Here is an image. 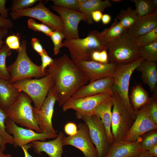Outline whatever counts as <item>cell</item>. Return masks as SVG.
<instances>
[{"label": "cell", "mask_w": 157, "mask_h": 157, "mask_svg": "<svg viewBox=\"0 0 157 157\" xmlns=\"http://www.w3.org/2000/svg\"><path fill=\"white\" fill-rule=\"evenodd\" d=\"M111 1L113 2H121L122 0H112Z\"/></svg>", "instance_id": "obj_57"}, {"label": "cell", "mask_w": 157, "mask_h": 157, "mask_svg": "<svg viewBox=\"0 0 157 157\" xmlns=\"http://www.w3.org/2000/svg\"><path fill=\"white\" fill-rule=\"evenodd\" d=\"M114 79L113 77L98 79L78 89L71 97L77 98L93 96L102 93H108L113 95Z\"/></svg>", "instance_id": "obj_18"}, {"label": "cell", "mask_w": 157, "mask_h": 157, "mask_svg": "<svg viewBox=\"0 0 157 157\" xmlns=\"http://www.w3.org/2000/svg\"><path fill=\"white\" fill-rule=\"evenodd\" d=\"M57 101L56 94L53 85L40 108L33 107L34 115L42 132L56 134L52 123L55 103Z\"/></svg>", "instance_id": "obj_14"}, {"label": "cell", "mask_w": 157, "mask_h": 157, "mask_svg": "<svg viewBox=\"0 0 157 157\" xmlns=\"http://www.w3.org/2000/svg\"><path fill=\"white\" fill-rule=\"evenodd\" d=\"M108 93H102L83 97L69 98L62 106L63 112L72 109L74 110L77 119L83 116L94 115L96 108L101 104L112 97Z\"/></svg>", "instance_id": "obj_10"}, {"label": "cell", "mask_w": 157, "mask_h": 157, "mask_svg": "<svg viewBox=\"0 0 157 157\" xmlns=\"http://www.w3.org/2000/svg\"><path fill=\"white\" fill-rule=\"evenodd\" d=\"M31 43L33 49L39 55L43 52L44 49L43 48L39 39L33 38L31 39Z\"/></svg>", "instance_id": "obj_42"}, {"label": "cell", "mask_w": 157, "mask_h": 157, "mask_svg": "<svg viewBox=\"0 0 157 157\" xmlns=\"http://www.w3.org/2000/svg\"><path fill=\"white\" fill-rule=\"evenodd\" d=\"M101 20L103 24L104 25L108 24L111 20V17L108 14L103 15Z\"/></svg>", "instance_id": "obj_51"}, {"label": "cell", "mask_w": 157, "mask_h": 157, "mask_svg": "<svg viewBox=\"0 0 157 157\" xmlns=\"http://www.w3.org/2000/svg\"><path fill=\"white\" fill-rule=\"evenodd\" d=\"M8 33V30L0 27V49L4 44L3 40L7 35Z\"/></svg>", "instance_id": "obj_47"}, {"label": "cell", "mask_w": 157, "mask_h": 157, "mask_svg": "<svg viewBox=\"0 0 157 157\" xmlns=\"http://www.w3.org/2000/svg\"><path fill=\"white\" fill-rule=\"evenodd\" d=\"M21 92L9 81L0 79V108L7 109Z\"/></svg>", "instance_id": "obj_23"}, {"label": "cell", "mask_w": 157, "mask_h": 157, "mask_svg": "<svg viewBox=\"0 0 157 157\" xmlns=\"http://www.w3.org/2000/svg\"><path fill=\"white\" fill-rule=\"evenodd\" d=\"M129 98L131 106L136 113L143 106L148 103L150 97L148 93L143 87L137 83L132 88Z\"/></svg>", "instance_id": "obj_25"}, {"label": "cell", "mask_w": 157, "mask_h": 157, "mask_svg": "<svg viewBox=\"0 0 157 157\" xmlns=\"http://www.w3.org/2000/svg\"><path fill=\"white\" fill-rule=\"evenodd\" d=\"M157 27V11L139 17L134 24L128 29V33L136 38L152 31Z\"/></svg>", "instance_id": "obj_21"}, {"label": "cell", "mask_w": 157, "mask_h": 157, "mask_svg": "<svg viewBox=\"0 0 157 157\" xmlns=\"http://www.w3.org/2000/svg\"><path fill=\"white\" fill-rule=\"evenodd\" d=\"M54 45L53 52L55 55L58 54L60 51V48L63 47L62 40L65 38L63 32L58 31H53L50 36Z\"/></svg>", "instance_id": "obj_35"}, {"label": "cell", "mask_w": 157, "mask_h": 157, "mask_svg": "<svg viewBox=\"0 0 157 157\" xmlns=\"http://www.w3.org/2000/svg\"><path fill=\"white\" fill-rule=\"evenodd\" d=\"M103 14L99 11H96L91 13V17L93 20L96 22H99L101 20Z\"/></svg>", "instance_id": "obj_46"}, {"label": "cell", "mask_w": 157, "mask_h": 157, "mask_svg": "<svg viewBox=\"0 0 157 157\" xmlns=\"http://www.w3.org/2000/svg\"><path fill=\"white\" fill-rule=\"evenodd\" d=\"M64 133L59 132L54 139L48 141L36 140L31 142L32 147L36 154L40 155L44 152L49 157H62L63 152V141L65 137Z\"/></svg>", "instance_id": "obj_20"}, {"label": "cell", "mask_w": 157, "mask_h": 157, "mask_svg": "<svg viewBox=\"0 0 157 157\" xmlns=\"http://www.w3.org/2000/svg\"><path fill=\"white\" fill-rule=\"evenodd\" d=\"M6 144L0 135V150L3 152L6 149Z\"/></svg>", "instance_id": "obj_53"}, {"label": "cell", "mask_w": 157, "mask_h": 157, "mask_svg": "<svg viewBox=\"0 0 157 157\" xmlns=\"http://www.w3.org/2000/svg\"><path fill=\"white\" fill-rule=\"evenodd\" d=\"M107 50L104 49L99 52V63L102 64L109 63Z\"/></svg>", "instance_id": "obj_45"}, {"label": "cell", "mask_w": 157, "mask_h": 157, "mask_svg": "<svg viewBox=\"0 0 157 157\" xmlns=\"http://www.w3.org/2000/svg\"><path fill=\"white\" fill-rule=\"evenodd\" d=\"M88 127L91 140L97 149V157H105L110 147L107 132L101 119L93 115L81 117Z\"/></svg>", "instance_id": "obj_11"}, {"label": "cell", "mask_w": 157, "mask_h": 157, "mask_svg": "<svg viewBox=\"0 0 157 157\" xmlns=\"http://www.w3.org/2000/svg\"><path fill=\"white\" fill-rule=\"evenodd\" d=\"M135 38L126 32L109 42L107 49L109 63L117 65L128 64L141 58Z\"/></svg>", "instance_id": "obj_3"}, {"label": "cell", "mask_w": 157, "mask_h": 157, "mask_svg": "<svg viewBox=\"0 0 157 157\" xmlns=\"http://www.w3.org/2000/svg\"><path fill=\"white\" fill-rule=\"evenodd\" d=\"M151 4L154 10L157 9V0H150Z\"/></svg>", "instance_id": "obj_55"}, {"label": "cell", "mask_w": 157, "mask_h": 157, "mask_svg": "<svg viewBox=\"0 0 157 157\" xmlns=\"http://www.w3.org/2000/svg\"><path fill=\"white\" fill-rule=\"evenodd\" d=\"M7 1L6 0H0V14L2 17L8 18L9 10L6 7L5 4Z\"/></svg>", "instance_id": "obj_44"}, {"label": "cell", "mask_w": 157, "mask_h": 157, "mask_svg": "<svg viewBox=\"0 0 157 157\" xmlns=\"http://www.w3.org/2000/svg\"><path fill=\"white\" fill-rule=\"evenodd\" d=\"M23 150L24 154L25 157H33L29 153L28 150L29 149L32 147L31 143L28 144L27 145L21 147Z\"/></svg>", "instance_id": "obj_49"}, {"label": "cell", "mask_w": 157, "mask_h": 157, "mask_svg": "<svg viewBox=\"0 0 157 157\" xmlns=\"http://www.w3.org/2000/svg\"><path fill=\"white\" fill-rule=\"evenodd\" d=\"M45 71L51 77L60 106L89 82L84 74L66 54L54 59Z\"/></svg>", "instance_id": "obj_1"}, {"label": "cell", "mask_w": 157, "mask_h": 157, "mask_svg": "<svg viewBox=\"0 0 157 157\" xmlns=\"http://www.w3.org/2000/svg\"><path fill=\"white\" fill-rule=\"evenodd\" d=\"M111 132L113 142L124 140L134 119L129 112L117 92L113 91Z\"/></svg>", "instance_id": "obj_6"}, {"label": "cell", "mask_w": 157, "mask_h": 157, "mask_svg": "<svg viewBox=\"0 0 157 157\" xmlns=\"http://www.w3.org/2000/svg\"><path fill=\"white\" fill-rule=\"evenodd\" d=\"M40 55L41 57L42 60V65L40 66L42 71L43 72H45L46 68L53 63L54 59L49 56L45 49Z\"/></svg>", "instance_id": "obj_40"}, {"label": "cell", "mask_w": 157, "mask_h": 157, "mask_svg": "<svg viewBox=\"0 0 157 157\" xmlns=\"http://www.w3.org/2000/svg\"><path fill=\"white\" fill-rule=\"evenodd\" d=\"M10 14L11 18L15 20L23 17H31L40 21L53 31L64 32V24L60 17L51 11L42 0H40L38 3L33 7L11 12Z\"/></svg>", "instance_id": "obj_9"}, {"label": "cell", "mask_w": 157, "mask_h": 157, "mask_svg": "<svg viewBox=\"0 0 157 157\" xmlns=\"http://www.w3.org/2000/svg\"><path fill=\"white\" fill-rule=\"evenodd\" d=\"M149 111L154 122L157 124V94H153L148 103Z\"/></svg>", "instance_id": "obj_39"}, {"label": "cell", "mask_w": 157, "mask_h": 157, "mask_svg": "<svg viewBox=\"0 0 157 157\" xmlns=\"http://www.w3.org/2000/svg\"><path fill=\"white\" fill-rule=\"evenodd\" d=\"M147 151L151 155L154 157H157V144L151 147Z\"/></svg>", "instance_id": "obj_52"}, {"label": "cell", "mask_w": 157, "mask_h": 157, "mask_svg": "<svg viewBox=\"0 0 157 157\" xmlns=\"http://www.w3.org/2000/svg\"><path fill=\"white\" fill-rule=\"evenodd\" d=\"M19 38L17 35H13L7 37L6 40L5 44L8 46L16 41L19 40Z\"/></svg>", "instance_id": "obj_48"}, {"label": "cell", "mask_w": 157, "mask_h": 157, "mask_svg": "<svg viewBox=\"0 0 157 157\" xmlns=\"http://www.w3.org/2000/svg\"><path fill=\"white\" fill-rule=\"evenodd\" d=\"M27 41L23 39L15 61L7 67L10 76V81L13 84L22 80L33 77L42 78L47 73L42 71L40 66L33 63L27 53Z\"/></svg>", "instance_id": "obj_4"}, {"label": "cell", "mask_w": 157, "mask_h": 157, "mask_svg": "<svg viewBox=\"0 0 157 157\" xmlns=\"http://www.w3.org/2000/svg\"><path fill=\"white\" fill-rule=\"evenodd\" d=\"M50 8L60 15L63 23L65 39L80 38L78 27L80 21H83L89 24H92L88 17L78 10L66 8L53 5Z\"/></svg>", "instance_id": "obj_13"}, {"label": "cell", "mask_w": 157, "mask_h": 157, "mask_svg": "<svg viewBox=\"0 0 157 157\" xmlns=\"http://www.w3.org/2000/svg\"><path fill=\"white\" fill-rule=\"evenodd\" d=\"M12 51L5 43L0 49V79L10 81V74L6 65L7 57L12 54Z\"/></svg>", "instance_id": "obj_29"}, {"label": "cell", "mask_w": 157, "mask_h": 157, "mask_svg": "<svg viewBox=\"0 0 157 157\" xmlns=\"http://www.w3.org/2000/svg\"><path fill=\"white\" fill-rule=\"evenodd\" d=\"M7 118L5 111L0 108V135L6 144L14 145V139L13 136L6 131L5 120Z\"/></svg>", "instance_id": "obj_33"}, {"label": "cell", "mask_w": 157, "mask_h": 157, "mask_svg": "<svg viewBox=\"0 0 157 157\" xmlns=\"http://www.w3.org/2000/svg\"><path fill=\"white\" fill-rule=\"evenodd\" d=\"M135 3V10L139 17L150 14L156 10L153 8L150 0H131Z\"/></svg>", "instance_id": "obj_32"}, {"label": "cell", "mask_w": 157, "mask_h": 157, "mask_svg": "<svg viewBox=\"0 0 157 157\" xmlns=\"http://www.w3.org/2000/svg\"><path fill=\"white\" fill-rule=\"evenodd\" d=\"M27 23L29 28L36 31L42 32L48 36H50L53 31L45 24L38 23L34 19L31 18L28 19Z\"/></svg>", "instance_id": "obj_36"}, {"label": "cell", "mask_w": 157, "mask_h": 157, "mask_svg": "<svg viewBox=\"0 0 157 157\" xmlns=\"http://www.w3.org/2000/svg\"><path fill=\"white\" fill-rule=\"evenodd\" d=\"M140 137L134 141L124 140L113 142L105 157H137L142 152Z\"/></svg>", "instance_id": "obj_19"}, {"label": "cell", "mask_w": 157, "mask_h": 157, "mask_svg": "<svg viewBox=\"0 0 157 157\" xmlns=\"http://www.w3.org/2000/svg\"><path fill=\"white\" fill-rule=\"evenodd\" d=\"M109 43L101 32L94 30L90 31L85 38L65 39L63 46L68 49L74 62L78 60L90 61L93 52L107 50Z\"/></svg>", "instance_id": "obj_2"}, {"label": "cell", "mask_w": 157, "mask_h": 157, "mask_svg": "<svg viewBox=\"0 0 157 157\" xmlns=\"http://www.w3.org/2000/svg\"><path fill=\"white\" fill-rule=\"evenodd\" d=\"M113 105V102L111 97L99 105L95 109L94 113V115H96L100 118L105 127L110 145L113 142L111 130L112 108Z\"/></svg>", "instance_id": "obj_24"}, {"label": "cell", "mask_w": 157, "mask_h": 157, "mask_svg": "<svg viewBox=\"0 0 157 157\" xmlns=\"http://www.w3.org/2000/svg\"><path fill=\"white\" fill-rule=\"evenodd\" d=\"M136 39L139 47L157 42V27L151 31L139 36Z\"/></svg>", "instance_id": "obj_34"}, {"label": "cell", "mask_w": 157, "mask_h": 157, "mask_svg": "<svg viewBox=\"0 0 157 157\" xmlns=\"http://www.w3.org/2000/svg\"><path fill=\"white\" fill-rule=\"evenodd\" d=\"M13 26V22L10 19L8 18L4 17L0 14V27L8 30Z\"/></svg>", "instance_id": "obj_43"}, {"label": "cell", "mask_w": 157, "mask_h": 157, "mask_svg": "<svg viewBox=\"0 0 157 157\" xmlns=\"http://www.w3.org/2000/svg\"><path fill=\"white\" fill-rule=\"evenodd\" d=\"M112 6L111 1L108 0H86L81 4L78 11L88 17L92 24L93 22L91 17L92 12L96 11L102 12L106 8L110 7Z\"/></svg>", "instance_id": "obj_26"}, {"label": "cell", "mask_w": 157, "mask_h": 157, "mask_svg": "<svg viewBox=\"0 0 157 157\" xmlns=\"http://www.w3.org/2000/svg\"><path fill=\"white\" fill-rule=\"evenodd\" d=\"M139 17L136 10L129 7L126 10H121L116 18L122 27L128 29L134 24Z\"/></svg>", "instance_id": "obj_27"}, {"label": "cell", "mask_w": 157, "mask_h": 157, "mask_svg": "<svg viewBox=\"0 0 157 157\" xmlns=\"http://www.w3.org/2000/svg\"><path fill=\"white\" fill-rule=\"evenodd\" d=\"M77 133L72 136H65L63 144L64 146L71 145L80 150L84 157H97V152L89 134L88 129L84 122H81L78 126Z\"/></svg>", "instance_id": "obj_16"}, {"label": "cell", "mask_w": 157, "mask_h": 157, "mask_svg": "<svg viewBox=\"0 0 157 157\" xmlns=\"http://www.w3.org/2000/svg\"><path fill=\"white\" fill-rule=\"evenodd\" d=\"M140 147L144 151L148 150L157 144V129L150 131L140 137Z\"/></svg>", "instance_id": "obj_31"}, {"label": "cell", "mask_w": 157, "mask_h": 157, "mask_svg": "<svg viewBox=\"0 0 157 157\" xmlns=\"http://www.w3.org/2000/svg\"><path fill=\"white\" fill-rule=\"evenodd\" d=\"M20 91L23 92L31 99L34 107L39 108L46 98L52 86L53 81L49 74L40 78L26 79L13 84Z\"/></svg>", "instance_id": "obj_8"}, {"label": "cell", "mask_w": 157, "mask_h": 157, "mask_svg": "<svg viewBox=\"0 0 157 157\" xmlns=\"http://www.w3.org/2000/svg\"><path fill=\"white\" fill-rule=\"evenodd\" d=\"M5 124L7 132L9 134H12L13 136L14 146L15 147L18 146L21 147L34 141L55 139L58 135L57 133H38L31 129L19 127L8 118L5 120Z\"/></svg>", "instance_id": "obj_12"}, {"label": "cell", "mask_w": 157, "mask_h": 157, "mask_svg": "<svg viewBox=\"0 0 157 157\" xmlns=\"http://www.w3.org/2000/svg\"><path fill=\"white\" fill-rule=\"evenodd\" d=\"M20 46L19 40H18L9 45L8 47L11 50L13 49L18 51L20 49Z\"/></svg>", "instance_id": "obj_50"}, {"label": "cell", "mask_w": 157, "mask_h": 157, "mask_svg": "<svg viewBox=\"0 0 157 157\" xmlns=\"http://www.w3.org/2000/svg\"><path fill=\"white\" fill-rule=\"evenodd\" d=\"M32 102L31 98L21 92L17 98L5 111L7 118L16 124L42 133L34 116Z\"/></svg>", "instance_id": "obj_5"}, {"label": "cell", "mask_w": 157, "mask_h": 157, "mask_svg": "<svg viewBox=\"0 0 157 157\" xmlns=\"http://www.w3.org/2000/svg\"><path fill=\"white\" fill-rule=\"evenodd\" d=\"M144 60L142 58L128 64L118 65L115 72L113 87L120 97L129 112L135 120L136 113L131 104L129 95L131 76L135 70Z\"/></svg>", "instance_id": "obj_7"}, {"label": "cell", "mask_w": 157, "mask_h": 157, "mask_svg": "<svg viewBox=\"0 0 157 157\" xmlns=\"http://www.w3.org/2000/svg\"><path fill=\"white\" fill-rule=\"evenodd\" d=\"M74 62L85 75L89 82L113 77L118 65L112 63L102 64L92 60H78Z\"/></svg>", "instance_id": "obj_17"}, {"label": "cell", "mask_w": 157, "mask_h": 157, "mask_svg": "<svg viewBox=\"0 0 157 157\" xmlns=\"http://www.w3.org/2000/svg\"><path fill=\"white\" fill-rule=\"evenodd\" d=\"M137 157H154L150 154L147 151H145L140 154Z\"/></svg>", "instance_id": "obj_54"}, {"label": "cell", "mask_w": 157, "mask_h": 157, "mask_svg": "<svg viewBox=\"0 0 157 157\" xmlns=\"http://www.w3.org/2000/svg\"><path fill=\"white\" fill-rule=\"evenodd\" d=\"M140 57L144 60L156 62L157 61V42L140 47Z\"/></svg>", "instance_id": "obj_30"}, {"label": "cell", "mask_w": 157, "mask_h": 157, "mask_svg": "<svg viewBox=\"0 0 157 157\" xmlns=\"http://www.w3.org/2000/svg\"><path fill=\"white\" fill-rule=\"evenodd\" d=\"M157 129V124L153 119L149 111L148 103L136 112V117L124 140L134 141L153 130Z\"/></svg>", "instance_id": "obj_15"}, {"label": "cell", "mask_w": 157, "mask_h": 157, "mask_svg": "<svg viewBox=\"0 0 157 157\" xmlns=\"http://www.w3.org/2000/svg\"><path fill=\"white\" fill-rule=\"evenodd\" d=\"M128 31V29L122 27L116 18L110 27L105 29L101 33L108 41L110 42Z\"/></svg>", "instance_id": "obj_28"}, {"label": "cell", "mask_w": 157, "mask_h": 157, "mask_svg": "<svg viewBox=\"0 0 157 157\" xmlns=\"http://www.w3.org/2000/svg\"><path fill=\"white\" fill-rule=\"evenodd\" d=\"M64 130L67 135L68 136H72L77 133L78 127L75 123L69 122L65 125Z\"/></svg>", "instance_id": "obj_41"}, {"label": "cell", "mask_w": 157, "mask_h": 157, "mask_svg": "<svg viewBox=\"0 0 157 157\" xmlns=\"http://www.w3.org/2000/svg\"><path fill=\"white\" fill-rule=\"evenodd\" d=\"M39 0H14L10 10L11 12L23 10L33 6Z\"/></svg>", "instance_id": "obj_37"}, {"label": "cell", "mask_w": 157, "mask_h": 157, "mask_svg": "<svg viewBox=\"0 0 157 157\" xmlns=\"http://www.w3.org/2000/svg\"><path fill=\"white\" fill-rule=\"evenodd\" d=\"M0 157H12L10 154H5L3 152L0 150Z\"/></svg>", "instance_id": "obj_56"}, {"label": "cell", "mask_w": 157, "mask_h": 157, "mask_svg": "<svg viewBox=\"0 0 157 157\" xmlns=\"http://www.w3.org/2000/svg\"><path fill=\"white\" fill-rule=\"evenodd\" d=\"M54 5L69 9L78 10L81 4L80 0H52Z\"/></svg>", "instance_id": "obj_38"}, {"label": "cell", "mask_w": 157, "mask_h": 157, "mask_svg": "<svg viewBox=\"0 0 157 157\" xmlns=\"http://www.w3.org/2000/svg\"><path fill=\"white\" fill-rule=\"evenodd\" d=\"M136 69L141 73V77L143 82L149 86L153 94H157L156 62L143 60Z\"/></svg>", "instance_id": "obj_22"}]
</instances>
